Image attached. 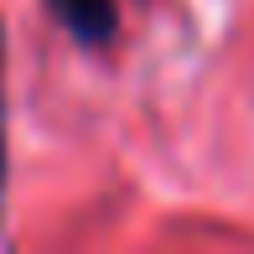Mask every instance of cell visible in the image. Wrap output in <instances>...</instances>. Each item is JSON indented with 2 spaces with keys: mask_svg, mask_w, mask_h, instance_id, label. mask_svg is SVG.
Listing matches in <instances>:
<instances>
[{
  "mask_svg": "<svg viewBox=\"0 0 254 254\" xmlns=\"http://www.w3.org/2000/svg\"><path fill=\"white\" fill-rule=\"evenodd\" d=\"M47 5H52V16L63 21L83 47H104V42L120 31V10H114V0H47Z\"/></svg>",
  "mask_w": 254,
  "mask_h": 254,
  "instance_id": "1",
  "label": "cell"
}]
</instances>
